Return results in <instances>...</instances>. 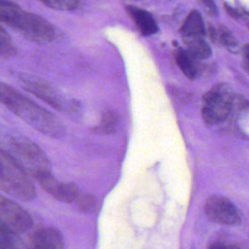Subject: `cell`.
<instances>
[{"label": "cell", "instance_id": "1", "mask_svg": "<svg viewBox=\"0 0 249 249\" xmlns=\"http://www.w3.org/2000/svg\"><path fill=\"white\" fill-rule=\"evenodd\" d=\"M0 96L1 102L10 111L40 132L52 137H59L64 133L63 125L52 113L20 94L12 87L2 83Z\"/></svg>", "mask_w": 249, "mask_h": 249}, {"label": "cell", "instance_id": "2", "mask_svg": "<svg viewBox=\"0 0 249 249\" xmlns=\"http://www.w3.org/2000/svg\"><path fill=\"white\" fill-rule=\"evenodd\" d=\"M0 18L24 38L44 43L55 37V28L47 19L22 10L17 3L0 0Z\"/></svg>", "mask_w": 249, "mask_h": 249}, {"label": "cell", "instance_id": "3", "mask_svg": "<svg viewBox=\"0 0 249 249\" xmlns=\"http://www.w3.org/2000/svg\"><path fill=\"white\" fill-rule=\"evenodd\" d=\"M244 105V100L234 94L228 86L217 84L204 93L200 113L204 123L212 125L226 121Z\"/></svg>", "mask_w": 249, "mask_h": 249}, {"label": "cell", "instance_id": "4", "mask_svg": "<svg viewBox=\"0 0 249 249\" xmlns=\"http://www.w3.org/2000/svg\"><path fill=\"white\" fill-rule=\"evenodd\" d=\"M0 186L3 192L21 200H30L36 195L29 174L4 148L0 155Z\"/></svg>", "mask_w": 249, "mask_h": 249}, {"label": "cell", "instance_id": "5", "mask_svg": "<svg viewBox=\"0 0 249 249\" xmlns=\"http://www.w3.org/2000/svg\"><path fill=\"white\" fill-rule=\"evenodd\" d=\"M8 150L13 158L34 177L40 173L51 171L50 162L42 150L33 142L26 139L13 138L8 141Z\"/></svg>", "mask_w": 249, "mask_h": 249}, {"label": "cell", "instance_id": "6", "mask_svg": "<svg viewBox=\"0 0 249 249\" xmlns=\"http://www.w3.org/2000/svg\"><path fill=\"white\" fill-rule=\"evenodd\" d=\"M1 230L20 234L32 227V218L17 202L1 196L0 200Z\"/></svg>", "mask_w": 249, "mask_h": 249}, {"label": "cell", "instance_id": "7", "mask_svg": "<svg viewBox=\"0 0 249 249\" xmlns=\"http://www.w3.org/2000/svg\"><path fill=\"white\" fill-rule=\"evenodd\" d=\"M204 212L210 221L221 225H237L241 221L238 208L222 196H209L204 204Z\"/></svg>", "mask_w": 249, "mask_h": 249}, {"label": "cell", "instance_id": "8", "mask_svg": "<svg viewBox=\"0 0 249 249\" xmlns=\"http://www.w3.org/2000/svg\"><path fill=\"white\" fill-rule=\"evenodd\" d=\"M19 80L21 81L23 88L26 90L44 100L53 108L57 110H66L70 108V102H68L46 81L27 75H21Z\"/></svg>", "mask_w": 249, "mask_h": 249}, {"label": "cell", "instance_id": "9", "mask_svg": "<svg viewBox=\"0 0 249 249\" xmlns=\"http://www.w3.org/2000/svg\"><path fill=\"white\" fill-rule=\"evenodd\" d=\"M42 189L52 195L57 200L63 202H76L82 192L72 183L58 182L52 175L51 171L43 172L34 177Z\"/></svg>", "mask_w": 249, "mask_h": 249}, {"label": "cell", "instance_id": "10", "mask_svg": "<svg viewBox=\"0 0 249 249\" xmlns=\"http://www.w3.org/2000/svg\"><path fill=\"white\" fill-rule=\"evenodd\" d=\"M27 249H63V237L54 228H44L31 237Z\"/></svg>", "mask_w": 249, "mask_h": 249}, {"label": "cell", "instance_id": "11", "mask_svg": "<svg viewBox=\"0 0 249 249\" xmlns=\"http://www.w3.org/2000/svg\"><path fill=\"white\" fill-rule=\"evenodd\" d=\"M124 8L127 15L134 22L137 30L143 36H151L159 31V26L155 18L148 11L134 5H125Z\"/></svg>", "mask_w": 249, "mask_h": 249}, {"label": "cell", "instance_id": "12", "mask_svg": "<svg viewBox=\"0 0 249 249\" xmlns=\"http://www.w3.org/2000/svg\"><path fill=\"white\" fill-rule=\"evenodd\" d=\"M175 61L182 73L189 79H196L201 74L199 59L193 56L187 50L177 48L174 53Z\"/></svg>", "mask_w": 249, "mask_h": 249}, {"label": "cell", "instance_id": "13", "mask_svg": "<svg viewBox=\"0 0 249 249\" xmlns=\"http://www.w3.org/2000/svg\"><path fill=\"white\" fill-rule=\"evenodd\" d=\"M205 25L201 14L194 9L186 17L184 22L181 25L180 32L183 35V38H198L202 37L205 34Z\"/></svg>", "mask_w": 249, "mask_h": 249}, {"label": "cell", "instance_id": "14", "mask_svg": "<svg viewBox=\"0 0 249 249\" xmlns=\"http://www.w3.org/2000/svg\"><path fill=\"white\" fill-rule=\"evenodd\" d=\"M209 35L216 44L225 47L229 51L235 53L237 51L238 42L235 40L231 32L222 24H210L208 26Z\"/></svg>", "mask_w": 249, "mask_h": 249}, {"label": "cell", "instance_id": "15", "mask_svg": "<svg viewBox=\"0 0 249 249\" xmlns=\"http://www.w3.org/2000/svg\"><path fill=\"white\" fill-rule=\"evenodd\" d=\"M184 43L187 51L197 59H205L211 55V49L207 42L202 38H185Z\"/></svg>", "mask_w": 249, "mask_h": 249}, {"label": "cell", "instance_id": "16", "mask_svg": "<svg viewBox=\"0 0 249 249\" xmlns=\"http://www.w3.org/2000/svg\"><path fill=\"white\" fill-rule=\"evenodd\" d=\"M119 117L118 115L112 111V110H107L104 112L101 120V124L99 125V130L102 133L110 134L114 133L117 131L118 126H119Z\"/></svg>", "mask_w": 249, "mask_h": 249}, {"label": "cell", "instance_id": "17", "mask_svg": "<svg viewBox=\"0 0 249 249\" xmlns=\"http://www.w3.org/2000/svg\"><path fill=\"white\" fill-rule=\"evenodd\" d=\"M18 234L1 230L0 231V249H27L23 247L21 241L18 237Z\"/></svg>", "mask_w": 249, "mask_h": 249}, {"label": "cell", "instance_id": "18", "mask_svg": "<svg viewBox=\"0 0 249 249\" xmlns=\"http://www.w3.org/2000/svg\"><path fill=\"white\" fill-rule=\"evenodd\" d=\"M17 53V49L13 44L10 36L3 27L0 28V54L1 57L8 58Z\"/></svg>", "mask_w": 249, "mask_h": 249}, {"label": "cell", "instance_id": "19", "mask_svg": "<svg viewBox=\"0 0 249 249\" xmlns=\"http://www.w3.org/2000/svg\"><path fill=\"white\" fill-rule=\"evenodd\" d=\"M42 4L55 9V10H77L80 9L83 5V2L81 1H75V0H46L41 1Z\"/></svg>", "mask_w": 249, "mask_h": 249}, {"label": "cell", "instance_id": "20", "mask_svg": "<svg viewBox=\"0 0 249 249\" xmlns=\"http://www.w3.org/2000/svg\"><path fill=\"white\" fill-rule=\"evenodd\" d=\"M75 204L81 209L82 211H93L97 205V199L93 195L82 193L75 202Z\"/></svg>", "mask_w": 249, "mask_h": 249}, {"label": "cell", "instance_id": "21", "mask_svg": "<svg viewBox=\"0 0 249 249\" xmlns=\"http://www.w3.org/2000/svg\"><path fill=\"white\" fill-rule=\"evenodd\" d=\"M208 249H245L241 244L235 241L219 240L209 245Z\"/></svg>", "mask_w": 249, "mask_h": 249}, {"label": "cell", "instance_id": "22", "mask_svg": "<svg viewBox=\"0 0 249 249\" xmlns=\"http://www.w3.org/2000/svg\"><path fill=\"white\" fill-rule=\"evenodd\" d=\"M202 9L210 16H216L218 14V11H217V7L215 5V3L213 1H209V0H201L198 2Z\"/></svg>", "mask_w": 249, "mask_h": 249}, {"label": "cell", "instance_id": "23", "mask_svg": "<svg viewBox=\"0 0 249 249\" xmlns=\"http://www.w3.org/2000/svg\"><path fill=\"white\" fill-rule=\"evenodd\" d=\"M242 60L244 68L249 74V44H246L242 48Z\"/></svg>", "mask_w": 249, "mask_h": 249}]
</instances>
